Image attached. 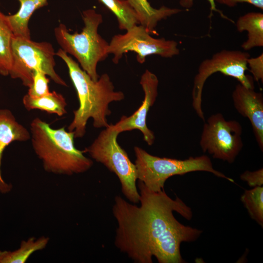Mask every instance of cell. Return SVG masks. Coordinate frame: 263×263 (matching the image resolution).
<instances>
[{"instance_id": "9", "label": "cell", "mask_w": 263, "mask_h": 263, "mask_svg": "<svg viewBox=\"0 0 263 263\" xmlns=\"http://www.w3.org/2000/svg\"><path fill=\"white\" fill-rule=\"evenodd\" d=\"M243 128L235 120H226L220 113L211 115L204 124L200 146L213 158L233 163L243 147Z\"/></svg>"}, {"instance_id": "15", "label": "cell", "mask_w": 263, "mask_h": 263, "mask_svg": "<svg viewBox=\"0 0 263 263\" xmlns=\"http://www.w3.org/2000/svg\"><path fill=\"white\" fill-rule=\"evenodd\" d=\"M20 6L14 15H7L14 36L31 39L29 20L37 10L46 6L48 0H18Z\"/></svg>"}, {"instance_id": "21", "label": "cell", "mask_w": 263, "mask_h": 263, "mask_svg": "<svg viewBox=\"0 0 263 263\" xmlns=\"http://www.w3.org/2000/svg\"><path fill=\"white\" fill-rule=\"evenodd\" d=\"M241 200L250 217L263 227V187H256L245 190Z\"/></svg>"}, {"instance_id": "23", "label": "cell", "mask_w": 263, "mask_h": 263, "mask_svg": "<svg viewBox=\"0 0 263 263\" xmlns=\"http://www.w3.org/2000/svg\"><path fill=\"white\" fill-rule=\"evenodd\" d=\"M247 66L253 75V78L257 81H263V53L256 57H249Z\"/></svg>"}, {"instance_id": "11", "label": "cell", "mask_w": 263, "mask_h": 263, "mask_svg": "<svg viewBox=\"0 0 263 263\" xmlns=\"http://www.w3.org/2000/svg\"><path fill=\"white\" fill-rule=\"evenodd\" d=\"M159 80L157 76L148 70L142 75L140 81L144 92L141 105L131 115H123L114 124L120 132L137 129L142 133L144 140L150 146L155 140L153 132L147 126L146 120L150 108L155 103L158 94Z\"/></svg>"}, {"instance_id": "12", "label": "cell", "mask_w": 263, "mask_h": 263, "mask_svg": "<svg viewBox=\"0 0 263 263\" xmlns=\"http://www.w3.org/2000/svg\"><path fill=\"white\" fill-rule=\"evenodd\" d=\"M233 105L241 115L249 120L257 144L263 151V95L254 89L239 83L232 94Z\"/></svg>"}, {"instance_id": "10", "label": "cell", "mask_w": 263, "mask_h": 263, "mask_svg": "<svg viewBox=\"0 0 263 263\" xmlns=\"http://www.w3.org/2000/svg\"><path fill=\"white\" fill-rule=\"evenodd\" d=\"M140 24L135 25L124 34L114 36L109 43L108 54H113V62L117 64L123 54L132 51L136 53V59L140 63L145 61L146 57L156 55L165 58L178 55L180 51L178 43L173 40L165 38H156L150 35Z\"/></svg>"}, {"instance_id": "14", "label": "cell", "mask_w": 263, "mask_h": 263, "mask_svg": "<svg viewBox=\"0 0 263 263\" xmlns=\"http://www.w3.org/2000/svg\"><path fill=\"white\" fill-rule=\"evenodd\" d=\"M127 0L137 13L140 24L150 34L155 32V28L160 21L182 11L178 8H171L164 5L159 8H154L148 0Z\"/></svg>"}, {"instance_id": "2", "label": "cell", "mask_w": 263, "mask_h": 263, "mask_svg": "<svg viewBox=\"0 0 263 263\" xmlns=\"http://www.w3.org/2000/svg\"><path fill=\"white\" fill-rule=\"evenodd\" d=\"M56 55L61 58L67 66L70 77L76 90L79 102L78 108L74 111V117L68 127V131L74 132L75 138L82 137L85 134L89 118L93 119L95 128H107L106 116L112 112L110 103L120 101L125 98L121 91H115L109 75L104 74L93 80L79 64L60 48Z\"/></svg>"}, {"instance_id": "18", "label": "cell", "mask_w": 263, "mask_h": 263, "mask_svg": "<svg viewBox=\"0 0 263 263\" xmlns=\"http://www.w3.org/2000/svg\"><path fill=\"white\" fill-rule=\"evenodd\" d=\"M49 238L42 236L37 240L31 237L21 242L20 247L13 251H0V263H24L35 252L46 247Z\"/></svg>"}, {"instance_id": "4", "label": "cell", "mask_w": 263, "mask_h": 263, "mask_svg": "<svg viewBox=\"0 0 263 263\" xmlns=\"http://www.w3.org/2000/svg\"><path fill=\"white\" fill-rule=\"evenodd\" d=\"M84 27L80 33H71L65 25L60 23L54 29L55 38L61 49L74 56L91 78L97 80L98 62L106 59L109 55L108 43L98 32L103 21L101 14L94 9L82 13Z\"/></svg>"}, {"instance_id": "24", "label": "cell", "mask_w": 263, "mask_h": 263, "mask_svg": "<svg viewBox=\"0 0 263 263\" xmlns=\"http://www.w3.org/2000/svg\"><path fill=\"white\" fill-rule=\"evenodd\" d=\"M240 179L246 182L251 188L263 186V169L252 171L246 170L241 174Z\"/></svg>"}, {"instance_id": "25", "label": "cell", "mask_w": 263, "mask_h": 263, "mask_svg": "<svg viewBox=\"0 0 263 263\" xmlns=\"http://www.w3.org/2000/svg\"><path fill=\"white\" fill-rule=\"evenodd\" d=\"M219 3L230 7L235 6L238 3L245 2L263 10V0H215Z\"/></svg>"}, {"instance_id": "16", "label": "cell", "mask_w": 263, "mask_h": 263, "mask_svg": "<svg viewBox=\"0 0 263 263\" xmlns=\"http://www.w3.org/2000/svg\"><path fill=\"white\" fill-rule=\"evenodd\" d=\"M238 32H247V38L241 45L248 51L255 47L263 46V14L261 12H249L240 17L236 22Z\"/></svg>"}, {"instance_id": "3", "label": "cell", "mask_w": 263, "mask_h": 263, "mask_svg": "<svg viewBox=\"0 0 263 263\" xmlns=\"http://www.w3.org/2000/svg\"><path fill=\"white\" fill-rule=\"evenodd\" d=\"M30 131L33 148L45 171L72 175L92 167L93 161L75 147L73 132L66 131L65 127L53 129L38 117L32 121Z\"/></svg>"}, {"instance_id": "17", "label": "cell", "mask_w": 263, "mask_h": 263, "mask_svg": "<svg viewBox=\"0 0 263 263\" xmlns=\"http://www.w3.org/2000/svg\"><path fill=\"white\" fill-rule=\"evenodd\" d=\"M24 107L28 110L38 109L48 113H54L61 116L67 113L65 98L55 91L38 98L30 97L27 94L22 99Z\"/></svg>"}, {"instance_id": "5", "label": "cell", "mask_w": 263, "mask_h": 263, "mask_svg": "<svg viewBox=\"0 0 263 263\" xmlns=\"http://www.w3.org/2000/svg\"><path fill=\"white\" fill-rule=\"evenodd\" d=\"M134 151L137 179L155 192L163 189L169 177L193 171L208 172L234 182L232 178L214 169L210 158L205 155L179 160L154 156L137 146L134 147Z\"/></svg>"}, {"instance_id": "6", "label": "cell", "mask_w": 263, "mask_h": 263, "mask_svg": "<svg viewBox=\"0 0 263 263\" xmlns=\"http://www.w3.org/2000/svg\"><path fill=\"white\" fill-rule=\"evenodd\" d=\"M120 133L114 124H111L82 151L114 173L120 182L123 194L131 203L137 204L139 202L140 194L136 185V166L117 142Z\"/></svg>"}, {"instance_id": "19", "label": "cell", "mask_w": 263, "mask_h": 263, "mask_svg": "<svg viewBox=\"0 0 263 263\" xmlns=\"http://www.w3.org/2000/svg\"><path fill=\"white\" fill-rule=\"evenodd\" d=\"M116 17L120 30L140 24L139 17L127 0H98Z\"/></svg>"}, {"instance_id": "22", "label": "cell", "mask_w": 263, "mask_h": 263, "mask_svg": "<svg viewBox=\"0 0 263 263\" xmlns=\"http://www.w3.org/2000/svg\"><path fill=\"white\" fill-rule=\"evenodd\" d=\"M46 75L39 70L33 72L32 83L29 87L27 94L31 97L38 98L50 94L49 79Z\"/></svg>"}, {"instance_id": "13", "label": "cell", "mask_w": 263, "mask_h": 263, "mask_svg": "<svg viewBox=\"0 0 263 263\" xmlns=\"http://www.w3.org/2000/svg\"><path fill=\"white\" fill-rule=\"evenodd\" d=\"M31 138V135L23 125L16 119L8 109H0V191H9L12 186L6 184L2 179L0 172L1 161L5 148L14 141L24 142Z\"/></svg>"}, {"instance_id": "1", "label": "cell", "mask_w": 263, "mask_h": 263, "mask_svg": "<svg viewBox=\"0 0 263 263\" xmlns=\"http://www.w3.org/2000/svg\"><path fill=\"white\" fill-rule=\"evenodd\" d=\"M137 187L139 207L116 196L112 212L118 226L115 246L134 263H184L180 252L182 242L197 240L202 231L186 226L175 218V211L188 220L191 208L180 198L173 199L162 189L155 192L141 181Z\"/></svg>"}, {"instance_id": "8", "label": "cell", "mask_w": 263, "mask_h": 263, "mask_svg": "<svg viewBox=\"0 0 263 263\" xmlns=\"http://www.w3.org/2000/svg\"><path fill=\"white\" fill-rule=\"evenodd\" d=\"M249 57L250 54L247 52L224 49L201 62L194 78L191 94L192 107L200 119L205 121L202 107L204 86L212 74L220 72L236 78L239 83L247 88L254 89L253 77L245 74Z\"/></svg>"}, {"instance_id": "7", "label": "cell", "mask_w": 263, "mask_h": 263, "mask_svg": "<svg viewBox=\"0 0 263 263\" xmlns=\"http://www.w3.org/2000/svg\"><path fill=\"white\" fill-rule=\"evenodd\" d=\"M11 49L12 65L9 75L12 78L19 79L29 88L32 83L34 71L39 70L56 83L67 86L55 70L56 53L50 43L13 36Z\"/></svg>"}, {"instance_id": "20", "label": "cell", "mask_w": 263, "mask_h": 263, "mask_svg": "<svg viewBox=\"0 0 263 263\" xmlns=\"http://www.w3.org/2000/svg\"><path fill=\"white\" fill-rule=\"evenodd\" d=\"M13 33L7 18L0 10V74L9 75L12 65L11 44Z\"/></svg>"}, {"instance_id": "26", "label": "cell", "mask_w": 263, "mask_h": 263, "mask_svg": "<svg viewBox=\"0 0 263 263\" xmlns=\"http://www.w3.org/2000/svg\"><path fill=\"white\" fill-rule=\"evenodd\" d=\"M207 1L209 2L210 6L211 12L209 17H211L212 11H215L218 12L222 18L232 21L230 19L225 16L221 11L217 9L215 0H207ZM193 3L194 0H179V3L180 6L186 9H189L192 7L193 5Z\"/></svg>"}]
</instances>
